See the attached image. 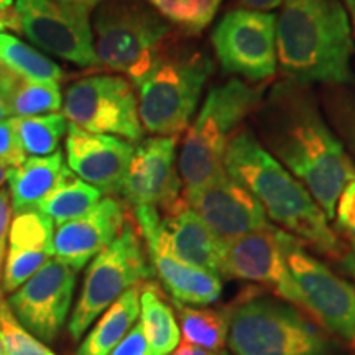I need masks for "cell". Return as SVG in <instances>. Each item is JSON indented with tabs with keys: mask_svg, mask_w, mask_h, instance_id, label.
Returning a JSON list of instances; mask_svg holds the SVG:
<instances>
[{
	"mask_svg": "<svg viewBox=\"0 0 355 355\" xmlns=\"http://www.w3.org/2000/svg\"><path fill=\"white\" fill-rule=\"evenodd\" d=\"M260 125L268 152L306 186L327 219L355 165L303 84L283 81L261 102Z\"/></svg>",
	"mask_w": 355,
	"mask_h": 355,
	"instance_id": "1",
	"label": "cell"
},
{
	"mask_svg": "<svg viewBox=\"0 0 355 355\" xmlns=\"http://www.w3.org/2000/svg\"><path fill=\"white\" fill-rule=\"evenodd\" d=\"M224 168L259 199L266 216L279 229L327 259L340 260L345 248L329 227L324 211L298 178L260 144L254 132L243 128L234 133L225 152Z\"/></svg>",
	"mask_w": 355,
	"mask_h": 355,
	"instance_id": "2",
	"label": "cell"
},
{
	"mask_svg": "<svg viewBox=\"0 0 355 355\" xmlns=\"http://www.w3.org/2000/svg\"><path fill=\"white\" fill-rule=\"evenodd\" d=\"M279 8L278 63L290 81L350 83L352 26L340 0H286Z\"/></svg>",
	"mask_w": 355,
	"mask_h": 355,
	"instance_id": "3",
	"label": "cell"
},
{
	"mask_svg": "<svg viewBox=\"0 0 355 355\" xmlns=\"http://www.w3.org/2000/svg\"><path fill=\"white\" fill-rule=\"evenodd\" d=\"M261 97L263 89L241 79H229L211 89L181 146L178 171L184 193L201 189L225 173L229 141L243 119L260 105Z\"/></svg>",
	"mask_w": 355,
	"mask_h": 355,
	"instance_id": "4",
	"label": "cell"
},
{
	"mask_svg": "<svg viewBox=\"0 0 355 355\" xmlns=\"http://www.w3.org/2000/svg\"><path fill=\"white\" fill-rule=\"evenodd\" d=\"M229 345L237 355H336L321 327L291 304L245 291L230 308Z\"/></svg>",
	"mask_w": 355,
	"mask_h": 355,
	"instance_id": "5",
	"label": "cell"
},
{
	"mask_svg": "<svg viewBox=\"0 0 355 355\" xmlns=\"http://www.w3.org/2000/svg\"><path fill=\"white\" fill-rule=\"evenodd\" d=\"M212 71V60L201 50H163L135 83L145 130L155 137H178L186 130Z\"/></svg>",
	"mask_w": 355,
	"mask_h": 355,
	"instance_id": "6",
	"label": "cell"
},
{
	"mask_svg": "<svg viewBox=\"0 0 355 355\" xmlns=\"http://www.w3.org/2000/svg\"><path fill=\"white\" fill-rule=\"evenodd\" d=\"M96 66L144 78L163 51L170 24L135 0H105L94 17Z\"/></svg>",
	"mask_w": 355,
	"mask_h": 355,
	"instance_id": "7",
	"label": "cell"
},
{
	"mask_svg": "<svg viewBox=\"0 0 355 355\" xmlns=\"http://www.w3.org/2000/svg\"><path fill=\"white\" fill-rule=\"evenodd\" d=\"M150 277H153V268L146 261L141 235L135 222L127 217L119 237L87 268L83 291L68 324L69 336L78 340L123 293Z\"/></svg>",
	"mask_w": 355,
	"mask_h": 355,
	"instance_id": "8",
	"label": "cell"
},
{
	"mask_svg": "<svg viewBox=\"0 0 355 355\" xmlns=\"http://www.w3.org/2000/svg\"><path fill=\"white\" fill-rule=\"evenodd\" d=\"M64 117L91 133H112L127 141H141L144 125L139 101L128 81L97 74L73 83L66 89Z\"/></svg>",
	"mask_w": 355,
	"mask_h": 355,
	"instance_id": "9",
	"label": "cell"
},
{
	"mask_svg": "<svg viewBox=\"0 0 355 355\" xmlns=\"http://www.w3.org/2000/svg\"><path fill=\"white\" fill-rule=\"evenodd\" d=\"M285 255L303 308L324 329L340 337L355 350V286L332 273L290 232L285 241Z\"/></svg>",
	"mask_w": 355,
	"mask_h": 355,
	"instance_id": "10",
	"label": "cell"
},
{
	"mask_svg": "<svg viewBox=\"0 0 355 355\" xmlns=\"http://www.w3.org/2000/svg\"><path fill=\"white\" fill-rule=\"evenodd\" d=\"M224 71L248 81L275 76L278 68L277 17L248 8L230 10L216 25L211 37Z\"/></svg>",
	"mask_w": 355,
	"mask_h": 355,
	"instance_id": "11",
	"label": "cell"
},
{
	"mask_svg": "<svg viewBox=\"0 0 355 355\" xmlns=\"http://www.w3.org/2000/svg\"><path fill=\"white\" fill-rule=\"evenodd\" d=\"M21 32L43 51L78 66H96L91 7L55 0H15Z\"/></svg>",
	"mask_w": 355,
	"mask_h": 355,
	"instance_id": "12",
	"label": "cell"
},
{
	"mask_svg": "<svg viewBox=\"0 0 355 355\" xmlns=\"http://www.w3.org/2000/svg\"><path fill=\"white\" fill-rule=\"evenodd\" d=\"M286 230L268 224L263 229L224 243L220 275L259 283L279 298L303 308L301 295L285 255Z\"/></svg>",
	"mask_w": 355,
	"mask_h": 355,
	"instance_id": "13",
	"label": "cell"
},
{
	"mask_svg": "<svg viewBox=\"0 0 355 355\" xmlns=\"http://www.w3.org/2000/svg\"><path fill=\"white\" fill-rule=\"evenodd\" d=\"M76 272L58 259H50L8 298V306L21 326L43 343H51L63 329L73 303Z\"/></svg>",
	"mask_w": 355,
	"mask_h": 355,
	"instance_id": "14",
	"label": "cell"
},
{
	"mask_svg": "<svg viewBox=\"0 0 355 355\" xmlns=\"http://www.w3.org/2000/svg\"><path fill=\"white\" fill-rule=\"evenodd\" d=\"M184 199L222 243L270 224L259 199L227 171L204 188L184 193Z\"/></svg>",
	"mask_w": 355,
	"mask_h": 355,
	"instance_id": "15",
	"label": "cell"
},
{
	"mask_svg": "<svg viewBox=\"0 0 355 355\" xmlns=\"http://www.w3.org/2000/svg\"><path fill=\"white\" fill-rule=\"evenodd\" d=\"M135 225L146 243L153 272L173 296L183 304L206 306L220 298L219 275L184 263L165 247L162 241V214L153 206L133 207Z\"/></svg>",
	"mask_w": 355,
	"mask_h": 355,
	"instance_id": "16",
	"label": "cell"
},
{
	"mask_svg": "<svg viewBox=\"0 0 355 355\" xmlns=\"http://www.w3.org/2000/svg\"><path fill=\"white\" fill-rule=\"evenodd\" d=\"M178 137H152L133 150L121 194L135 206H153L165 211L181 198L180 173L176 171Z\"/></svg>",
	"mask_w": 355,
	"mask_h": 355,
	"instance_id": "17",
	"label": "cell"
},
{
	"mask_svg": "<svg viewBox=\"0 0 355 355\" xmlns=\"http://www.w3.org/2000/svg\"><path fill=\"white\" fill-rule=\"evenodd\" d=\"M135 146L107 133H91L68 125L66 155L68 166L83 181L105 194H121Z\"/></svg>",
	"mask_w": 355,
	"mask_h": 355,
	"instance_id": "18",
	"label": "cell"
},
{
	"mask_svg": "<svg viewBox=\"0 0 355 355\" xmlns=\"http://www.w3.org/2000/svg\"><path fill=\"white\" fill-rule=\"evenodd\" d=\"M125 220L127 211L121 201L102 199L84 216L58 225L53 237L55 259L79 272L119 237Z\"/></svg>",
	"mask_w": 355,
	"mask_h": 355,
	"instance_id": "19",
	"label": "cell"
},
{
	"mask_svg": "<svg viewBox=\"0 0 355 355\" xmlns=\"http://www.w3.org/2000/svg\"><path fill=\"white\" fill-rule=\"evenodd\" d=\"M53 220L40 209L19 212L8 230V250L2 291L13 293L55 255Z\"/></svg>",
	"mask_w": 355,
	"mask_h": 355,
	"instance_id": "20",
	"label": "cell"
},
{
	"mask_svg": "<svg viewBox=\"0 0 355 355\" xmlns=\"http://www.w3.org/2000/svg\"><path fill=\"white\" fill-rule=\"evenodd\" d=\"M162 241L184 263L220 275L224 243L217 241L184 198L162 211Z\"/></svg>",
	"mask_w": 355,
	"mask_h": 355,
	"instance_id": "21",
	"label": "cell"
},
{
	"mask_svg": "<svg viewBox=\"0 0 355 355\" xmlns=\"http://www.w3.org/2000/svg\"><path fill=\"white\" fill-rule=\"evenodd\" d=\"M64 168L60 150L48 157H30L20 166H13L7 181L15 214L37 209L38 202L60 183Z\"/></svg>",
	"mask_w": 355,
	"mask_h": 355,
	"instance_id": "22",
	"label": "cell"
},
{
	"mask_svg": "<svg viewBox=\"0 0 355 355\" xmlns=\"http://www.w3.org/2000/svg\"><path fill=\"white\" fill-rule=\"evenodd\" d=\"M139 314L140 286H133L109 306L101 321L79 345L76 355H109L128 334Z\"/></svg>",
	"mask_w": 355,
	"mask_h": 355,
	"instance_id": "23",
	"label": "cell"
},
{
	"mask_svg": "<svg viewBox=\"0 0 355 355\" xmlns=\"http://www.w3.org/2000/svg\"><path fill=\"white\" fill-rule=\"evenodd\" d=\"M140 322L157 355H170L180 344V327L171 306L155 283L140 285Z\"/></svg>",
	"mask_w": 355,
	"mask_h": 355,
	"instance_id": "24",
	"label": "cell"
},
{
	"mask_svg": "<svg viewBox=\"0 0 355 355\" xmlns=\"http://www.w3.org/2000/svg\"><path fill=\"white\" fill-rule=\"evenodd\" d=\"M101 189L79 180L69 168H64L60 183L38 202L37 209L60 225L86 214L101 201Z\"/></svg>",
	"mask_w": 355,
	"mask_h": 355,
	"instance_id": "25",
	"label": "cell"
},
{
	"mask_svg": "<svg viewBox=\"0 0 355 355\" xmlns=\"http://www.w3.org/2000/svg\"><path fill=\"white\" fill-rule=\"evenodd\" d=\"M180 318V329L183 331L184 343L219 352L229 336L230 308L224 309H194L180 301H175Z\"/></svg>",
	"mask_w": 355,
	"mask_h": 355,
	"instance_id": "26",
	"label": "cell"
},
{
	"mask_svg": "<svg viewBox=\"0 0 355 355\" xmlns=\"http://www.w3.org/2000/svg\"><path fill=\"white\" fill-rule=\"evenodd\" d=\"M0 64L17 76L38 83H60L64 73L55 61L17 37L0 32Z\"/></svg>",
	"mask_w": 355,
	"mask_h": 355,
	"instance_id": "27",
	"label": "cell"
},
{
	"mask_svg": "<svg viewBox=\"0 0 355 355\" xmlns=\"http://www.w3.org/2000/svg\"><path fill=\"white\" fill-rule=\"evenodd\" d=\"M17 135L21 150L32 157H48L58 150L64 133H68V119L64 114H46L38 117H15Z\"/></svg>",
	"mask_w": 355,
	"mask_h": 355,
	"instance_id": "28",
	"label": "cell"
},
{
	"mask_svg": "<svg viewBox=\"0 0 355 355\" xmlns=\"http://www.w3.org/2000/svg\"><path fill=\"white\" fill-rule=\"evenodd\" d=\"M163 19L186 33H199L214 20L224 0H148Z\"/></svg>",
	"mask_w": 355,
	"mask_h": 355,
	"instance_id": "29",
	"label": "cell"
},
{
	"mask_svg": "<svg viewBox=\"0 0 355 355\" xmlns=\"http://www.w3.org/2000/svg\"><path fill=\"white\" fill-rule=\"evenodd\" d=\"M0 288V332L7 355H56L21 326Z\"/></svg>",
	"mask_w": 355,
	"mask_h": 355,
	"instance_id": "30",
	"label": "cell"
},
{
	"mask_svg": "<svg viewBox=\"0 0 355 355\" xmlns=\"http://www.w3.org/2000/svg\"><path fill=\"white\" fill-rule=\"evenodd\" d=\"M25 152L21 150L13 119L0 122V162L10 166H20L25 162Z\"/></svg>",
	"mask_w": 355,
	"mask_h": 355,
	"instance_id": "31",
	"label": "cell"
},
{
	"mask_svg": "<svg viewBox=\"0 0 355 355\" xmlns=\"http://www.w3.org/2000/svg\"><path fill=\"white\" fill-rule=\"evenodd\" d=\"M336 225L337 229L354 241L355 239V180L345 186L336 206Z\"/></svg>",
	"mask_w": 355,
	"mask_h": 355,
	"instance_id": "32",
	"label": "cell"
},
{
	"mask_svg": "<svg viewBox=\"0 0 355 355\" xmlns=\"http://www.w3.org/2000/svg\"><path fill=\"white\" fill-rule=\"evenodd\" d=\"M109 355H157L146 339L144 326L137 322Z\"/></svg>",
	"mask_w": 355,
	"mask_h": 355,
	"instance_id": "33",
	"label": "cell"
},
{
	"mask_svg": "<svg viewBox=\"0 0 355 355\" xmlns=\"http://www.w3.org/2000/svg\"><path fill=\"white\" fill-rule=\"evenodd\" d=\"M10 217H12L10 191L2 188L0 189V270H2L3 257H6L8 230H10Z\"/></svg>",
	"mask_w": 355,
	"mask_h": 355,
	"instance_id": "34",
	"label": "cell"
},
{
	"mask_svg": "<svg viewBox=\"0 0 355 355\" xmlns=\"http://www.w3.org/2000/svg\"><path fill=\"white\" fill-rule=\"evenodd\" d=\"M286 0H241V3L248 10L257 12H272L275 8H279Z\"/></svg>",
	"mask_w": 355,
	"mask_h": 355,
	"instance_id": "35",
	"label": "cell"
},
{
	"mask_svg": "<svg viewBox=\"0 0 355 355\" xmlns=\"http://www.w3.org/2000/svg\"><path fill=\"white\" fill-rule=\"evenodd\" d=\"M340 268H343L350 278L355 279V239L350 242L349 248H345L344 255L340 257Z\"/></svg>",
	"mask_w": 355,
	"mask_h": 355,
	"instance_id": "36",
	"label": "cell"
},
{
	"mask_svg": "<svg viewBox=\"0 0 355 355\" xmlns=\"http://www.w3.org/2000/svg\"><path fill=\"white\" fill-rule=\"evenodd\" d=\"M170 355H224V354L212 352V350L202 349V347H199V345L183 343V344L178 345V349L175 350V352H171Z\"/></svg>",
	"mask_w": 355,
	"mask_h": 355,
	"instance_id": "37",
	"label": "cell"
},
{
	"mask_svg": "<svg viewBox=\"0 0 355 355\" xmlns=\"http://www.w3.org/2000/svg\"><path fill=\"white\" fill-rule=\"evenodd\" d=\"M6 28L15 30V32H21L20 19L15 10L12 12H0V32Z\"/></svg>",
	"mask_w": 355,
	"mask_h": 355,
	"instance_id": "38",
	"label": "cell"
},
{
	"mask_svg": "<svg viewBox=\"0 0 355 355\" xmlns=\"http://www.w3.org/2000/svg\"><path fill=\"white\" fill-rule=\"evenodd\" d=\"M344 3L350 20V26H352V33L355 37V0H344Z\"/></svg>",
	"mask_w": 355,
	"mask_h": 355,
	"instance_id": "39",
	"label": "cell"
},
{
	"mask_svg": "<svg viewBox=\"0 0 355 355\" xmlns=\"http://www.w3.org/2000/svg\"><path fill=\"white\" fill-rule=\"evenodd\" d=\"M12 168H13V166L7 165V163L0 162V189H2L3 183H6V181L8 180V175H10V170H12Z\"/></svg>",
	"mask_w": 355,
	"mask_h": 355,
	"instance_id": "40",
	"label": "cell"
},
{
	"mask_svg": "<svg viewBox=\"0 0 355 355\" xmlns=\"http://www.w3.org/2000/svg\"><path fill=\"white\" fill-rule=\"evenodd\" d=\"M58 2L63 3H76V6H86L94 8L97 3H101V0H58Z\"/></svg>",
	"mask_w": 355,
	"mask_h": 355,
	"instance_id": "41",
	"label": "cell"
},
{
	"mask_svg": "<svg viewBox=\"0 0 355 355\" xmlns=\"http://www.w3.org/2000/svg\"><path fill=\"white\" fill-rule=\"evenodd\" d=\"M10 115L12 112H10V107H8L7 101L0 96V122L7 121V117H10Z\"/></svg>",
	"mask_w": 355,
	"mask_h": 355,
	"instance_id": "42",
	"label": "cell"
},
{
	"mask_svg": "<svg viewBox=\"0 0 355 355\" xmlns=\"http://www.w3.org/2000/svg\"><path fill=\"white\" fill-rule=\"evenodd\" d=\"M349 139H350V144H352V148L355 150V115H352V119H350V123H349Z\"/></svg>",
	"mask_w": 355,
	"mask_h": 355,
	"instance_id": "43",
	"label": "cell"
},
{
	"mask_svg": "<svg viewBox=\"0 0 355 355\" xmlns=\"http://www.w3.org/2000/svg\"><path fill=\"white\" fill-rule=\"evenodd\" d=\"M13 0H0V12H12Z\"/></svg>",
	"mask_w": 355,
	"mask_h": 355,
	"instance_id": "44",
	"label": "cell"
},
{
	"mask_svg": "<svg viewBox=\"0 0 355 355\" xmlns=\"http://www.w3.org/2000/svg\"><path fill=\"white\" fill-rule=\"evenodd\" d=\"M0 355H7V354H6V344H3L2 332H0Z\"/></svg>",
	"mask_w": 355,
	"mask_h": 355,
	"instance_id": "45",
	"label": "cell"
},
{
	"mask_svg": "<svg viewBox=\"0 0 355 355\" xmlns=\"http://www.w3.org/2000/svg\"><path fill=\"white\" fill-rule=\"evenodd\" d=\"M0 288H2V286H0Z\"/></svg>",
	"mask_w": 355,
	"mask_h": 355,
	"instance_id": "46",
	"label": "cell"
}]
</instances>
